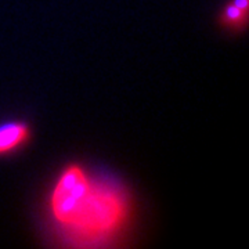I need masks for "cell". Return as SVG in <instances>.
Wrapping results in <instances>:
<instances>
[{
  "mask_svg": "<svg viewBox=\"0 0 249 249\" xmlns=\"http://www.w3.org/2000/svg\"><path fill=\"white\" fill-rule=\"evenodd\" d=\"M31 139V129L24 122H6L0 124V155H7L25 145Z\"/></svg>",
  "mask_w": 249,
  "mask_h": 249,
  "instance_id": "cell-2",
  "label": "cell"
},
{
  "mask_svg": "<svg viewBox=\"0 0 249 249\" xmlns=\"http://www.w3.org/2000/svg\"><path fill=\"white\" fill-rule=\"evenodd\" d=\"M234 4H237L238 7H241L242 10L248 11V6H249V0H231Z\"/></svg>",
  "mask_w": 249,
  "mask_h": 249,
  "instance_id": "cell-4",
  "label": "cell"
},
{
  "mask_svg": "<svg viewBox=\"0 0 249 249\" xmlns=\"http://www.w3.org/2000/svg\"><path fill=\"white\" fill-rule=\"evenodd\" d=\"M220 21L224 27L231 28V29H242L247 27L248 11L242 10L237 4L230 1L229 4L224 6L222 14H220Z\"/></svg>",
  "mask_w": 249,
  "mask_h": 249,
  "instance_id": "cell-3",
  "label": "cell"
},
{
  "mask_svg": "<svg viewBox=\"0 0 249 249\" xmlns=\"http://www.w3.org/2000/svg\"><path fill=\"white\" fill-rule=\"evenodd\" d=\"M129 217V201L115 183L91 178L89 187L60 224L76 245H94L114 238Z\"/></svg>",
  "mask_w": 249,
  "mask_h": 249,
  "instance_id": "cell-1",
  "label": "cell"
}]
</instances>
